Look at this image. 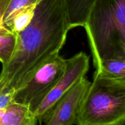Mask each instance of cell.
<instances>
[{"label": "cell", "instance_id": "6da1fadb", "mask_svg": "<svg viewBox=\"0 0 125 125\" xmlns=\"http://www.w3.org/2000/svg\"><path fill=\"white\" fill-rule=\"evenodd\" d=\"M70 29L65 0H40L32 21L17 34L12 57L2 65L0 93L16 91L59 54Z\"/></svg>", "mask_w": 125, "mask_h": 125}, {"label": "cell", "instance_id": "7a4b0ae2", "mask_svg": "<svg viewBox=\"0 0 125 125\" xmlns=\"http://www.w3.org/2000/svg\"><path fill=\"white\" fill-rule=\"evenodd\" d=\"M84 28L94 66L125 58V0H95Z\"/></svg>", "mask_w": 125, "mask_h": 125}, {"label": "cell", "instance_id": "3957f363", "mask_svg": "<svg viewBox=\"0 0 125 125\" xmlns=\"http://www.w3.org/2000/svg\"><path fill=\"white\" fill-rule=\"evenodd\" d=\"M77 125H125V80L95 71L82 101Z\"/></svg>", "mask_w": 125, "mask_h": 125}, {"label": "cell", "instance_id": "277c9868", "mask_svg": "<svg viewBox=\"0 0 125 125\" xmlns=\"http://www.w3.org/2000/svg\"><path fill=\"white\" fill-rule=\"evenodd\" d=\"M66 59L59 54L39 68L33 76L17 89L13 101L28 107L35 114L63 75Z\"/></svg>", "mask_w": 125, "mask_h": 125}, {"label": "cell", "instance_id": "5b68a950", "mask_svg": "<svg viewBox=\"0 0 125 125\" xmlns=\"http://www.w3.org/2000/svg\"><path fill=\"white\" fill-rule=\"evenodd\" d=\"M89 56L84 52H79L66 59L63 75L35 112L39 125L46 123L59 100L79 79L85 76L89 69Z\"/></svg>", "mask_w": 125, "mask_h": 125}, {"label": "cell", "instance_id": "8992f818", "mask_svg": "<svg viewBox=\"0 0 125 125\" xmlns=\"http://www.w3.org/2000/svg\"><path fill=\"white\" fill-rule=\"evenodd\" d=\"M91 82L85 76L79 79L57 102L45 125H73L82 101Z\"/></svg>", "mask_w": 125, "mask_h": 125}, {"label": "cell", "instance_id": "52a82bcc", "mask_svg": "<svg viewBox=\"0 0 125 125\" xmlns=\"http://www.w3.org/2000/svg\"><path fill=\"white\" fill-rule=\"evenodd\" d=\"M35 114L25 105L12 103L4 109L0 125H36Z\"/></svg>", "mask_w": 125, "mask_h": 125}, {"label": "cell", "instance_id": "ba28073f", "mask_svg": "<svg viewBox=\"0 0 125 125\" xmlns=\"http://www.w3.org/2000/svg\"><path fill=\"white\" fill-rule=\"evenodd\" d=\"M95 0H65L71 29L84 27Z\"/></svg>", "mask_w": 125, "mask_h": 125}, {"label": "cell", "instance_id": "9c48e42d", "mask_svg": "<svg viewBox=\"0 0 125 125\" xmlns=\"http://www.w3.org/2000/svg\"><path fill=\"white\" fill-rule=\"evenodd\" d=\"M37 4L38 3L30 5L17 11L6 26V28L15 35L25 29L35 15Z\"/></svg>", "mask_w": 125, "mask_h": 125}, {"label": "cell", "instance_id": "30bf717a", "mask_svg": "<svg viewBox=\"0 0 125 125\" xmlns=\"http://www.w3.org/2000/svg\"><path fill=\"white\" fill-rule=\"evenodd\" d=\"M95 67L96 72L103 75L125 80V58L103 60Z\"/></svg>", "mask_w": 125, "mask_h": 125}, {"label": "cell", "instance_id": "8fae6325", "mask_svg": "<svg viewBox=\"0 0 125 125\" xmlns=\"http://www.w3.org/2000/svg\"><path fill=\"white\" fill-rule=\"evenodd\" d=\"M17 43V35L13 33H0V62L7 63L12 57Z\"/></svg>", "mask_w": 125, "mask_h": 125}, {"label": "cell", "instance_id": "7c38bea8", "mask_svg": "<svg viewBox=\"0 0 125 125\" xmlns=\"http://www.w3.org/2000/svg\"><path fill=\"white\" fill-rule=\"evenodd\" d=\"M40 1V0H11L4 18V23L5 26L10 20L12 16L17 11L26 6L39 3Z\"/></svg>", "mask_w": 125, "mask_h": 125}, {"label": "cell", "instance_id": "4fadbf2b", "mask_svg": "<svg viewBox=\"0 0 125 125\" xmlns=\"http://www.w3.org/2000/svg\"><path fill=\"white\" fill-rule=\"evenodd\" d=\"M11 0H0V33H10L4 23V18Z\"/></svg>", "mask_w": 125, "mask_h": 125}, {"label": "cell", "instance_id": "5bb4252c", "mask_svg": "<svg viewBox=\"0 0 125 125\" xmlns=\"http://www.w3.org/2000/svg\"><path fill=\"white\" fill-rule=\"evenodd\" d=\"M15 92V90H12L7 92L0 93V110L4 109L14 102L13 100Z\"/></svg>", "mask_w": 125, "mask_h": 125}, {"label": "cell", "instance_id": "9a60e30c", "mask_svg": "<svg viewBox=\"0 0 125 125\" xmlns=\"http://www.w3.org/2000/svg\"><path fill=\"white\" fill-rule=\"evenodd\" d=\"M4 111V109L0 110V119H1V117H2V114H3Z\"/></svg>", "mask_w": 125, "mask_h": 125}]
</instances>
